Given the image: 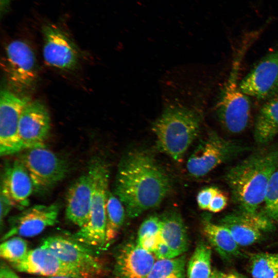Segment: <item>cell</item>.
I'll list each match as a JSON object with an SVG mask.
<instances>
[{"instance_id":"25","label":"cell","mask_w":278,"mask_h":278,"mask_svg":"<svg viewBox=\"0 0 278 278\" xmlns=\"http://www.w3.org/2000/svg\"><path fill=\"white\" fill-rule=\"evenodd\" d=\"M253 278H278V253H256L249 258Z\"/></svg>"},{"instance_id":"11","label":"cell","mask_w":278,"mask_h":278,"mask_svg":"<svg viewBox=\"0 0 278 278\" xmlns=\"http://www.w3.org/2000/svg\"><path fill=\"white\" fill-rule=\"evenodd\" d=\"M240 246L252 245L262 239L266 233L275 228L274 222L264 212L237 210L227 214L220 221Z\"/></svg>"},{"instance_id":"24","label":"cell","mask_w":278,"mask_h":278,"mask_svg":"<svg viewBox=\"0 0 278 278\" xmlns=\"http://www.w3.org/2000/svg\"><path fill=\"white\" fill-rule=\"evenodd\" d=\"M212 250L205 242L196 246L187 265V278H210L211 269Z\"/></svg>"},{"instance_id":"15","label":"cell","mask_w":278,"mask_h":278,"mask_svg":"<svg viewBox=\"0 0 278 278\" xmlns=\"http://www.w3.org/2000/svg\"><path fill=\"white\" fill-rule=\"evenodd\" d=\"M59 208L57 204L35 205L26 209L9 220L8 231L2 241L13 236L33 237L46 228L58 223Z\"/></svg>"},{"instance_id":"31","label":"cell","mask_w":278,"mask_h":278,"mask_svg":"<svg viewBox=\"0 0 278 278\" xmlns=\"http://www.w3.org/2000/svg\"><path fill=\"white\" fill-rule=\"evenodd\" d=\"M228 201L227 194L220 189L211 200L208 211L212 213L220 212L227 207Z\"/></svg>"},{"instance_id":"5","label":"cell","mask_w":278,"mask_h":278,"mask_svg":"<svg viewBox=\"0 0 278 278\" xmlns=\"http://www.w3.org/2000/svg\"><path fill=\"white\" fill-rule=\"evenodd\" d=\"M88 173L91 178L93 191L90 218L71 238L93 249H103L106 248V203L109 171L102 159L95 158L89 163Z\"/></svg>"},{"instance_id":"38","label":"cell","mask_w":278,"mask_h":278,"mask_svg":"<svg viewBox=\"0 0 278 278\" xmlns=\"http://www.w3.org/2000/svg\"><path fill=\"white\" fill-rule=\"evenodd\" d=\"M37 278H71V277H65V276H45V277H37Z\"/></svg>"},{"instance_id":"20","label":"cell","mask_w":278,"mask_h":278,"mask_svg":"<svg viewBox=\"0 0 278 278\" xmlns=\"http://www.w3.org/2000/svg\"><path fill=\"white\" fill-rule=\"evenodd\" d=\"M254 138L259 146L270 144L278 135V94L259 109L254 123Z\"/></svg>"},{"instance_id":"34","label":"cell","mask_w":278,"mask_h":278,"mask_svg":"<svg viewBox=\"0 0 278 278\" xmlns=\"http://www.w3.org/2000/svg\"><path fill=\"white\" fill-rule=\"evenodd\" d=\"M0 278H20L6 264H2L0 272Z\"/></svg>"},{"instance_id":"17","label":"cell","mask_w":278,"mask_h":278,"mask_svg":"<svg viewBox=\"0 0 278 278\" xmlns=\"http://www.w3.org/2000/svg\"><path fill=\"white\" fill-rule=\"evenodd\" d=\"M154 254L137 244L128 243L118 251L114 265L116 278H147L155 263Z\"/></svg>"},{"instance_id":"9","label":"cell","mask_w":278,"mask_h":278,"mask_svg":"<svg viewBox=\"0 0 278 278\" xmlns=\"http://www.w3.org/2000/svg\"><path fill=\"white\" fill-rule=\"evenodd\" d=\"M30 101L25 96L2 89L0 95V154H13L24 150L19 135L20 116Z\"/></svg>"},{"instance_id":"13","label":"cell","mask_w":278,"mask_h":278,"mask_svg":"<svg viewBox=\"0 0 278 278\" xmlns=\"http://www.w3.org/2000/svg\"><path fill=\"white\" fill-rule=\"evenodd\" d=\"M43 57L48 65L62 70L74 69L78 64V50L69 36L57 25L48 23L42 29Z\"/></svg>"},{"instance_id":"6","label":"cell","mask_w":278,"mask_h":278,"mask_svg":"<svg viewBox=\"0 0 278 278\" xmlns=\"http://www.w3.org/2000/svg\"><path fill=\"white\" fill-rule=\"evenodd\" d=\"M250 148L235 141L227 140L210 132L188 158V173L196 178L203 177L219 165L228 162Z\"/></svg>"},{"instance_id":"32","label":"cell","mask_w":278,"mask_h":278,"mask_svg":"<svg viewBox=\"0 0 278 278\" xmlns=\"http://www.w3.org/2000/svg\"><path fill=\"white\" fill-rule=\"evenodd\" d=\"M0 203V221L1 226L2 227L3 220L7 216L12 207L14 205V202L6 190L2 186H1Z\"/></svg>"},{"instance_id":"35","label":"cell","mask_w":278,"mask_h":278,"mask_svg":"<svg viewBox=\"0 0 278 278\" xmlns=\"http://www.w3.org/2000/svg\"><path fill=\"white\" fill-rule=\"evenodd\" d=\"M221 278H248L245 275L236 272H231L228 273L222 272Z\"/></svg>"},{"instance_id":"14","label":"cell","mask_w":278,"mask_h":278,"mask_svg":"<svg viewBox=\"0 0 278 278\" xmlns=\"http://www.w3.org/2000/svg\"><path fill=\"white\" fill-rule=\"evenodd\" d=\"M10 265L19 272L44 276L87 278L78 269L64 263L49 250L41 246L28 251L23 258Z\"/></svg>"},{"instance_id":"26","label":"cell","mask_w":278,"mask_h":278,"mask_svg":"<svg viewBox=\"0 0 278 278\" xmlns=\"http://www.w3.org/2000/svg\"><path fill=\"white\" fill-rule=\"evenodd\" d=\"M185 257L179 256L168 259H158L147 278H185Z\"/></svg>"},{"instance_id":"19","label":"cell","mask_w":278,"mask_h":278,"mask_svg":"<svg viewBox=\"0 0 278 278\" xmlns=\"http://www.w3.org/2000/svg\"><path fill=\"white\" fill-rule=\"evenodd\" d=\"M1 186L6 190L14 205L20 207L28 204L29 198L34 192L29 174L20 159L5 167Z\"/></svg>"},{"instance_id":"22","label":"cell","mask_w":278,"mask_h":278,"mask_svg":"<svg viewBox=\"0 0 278 278\" xmlns=\"http://www.w3.org/2000/svg\"><path fill=\"white\" fill-rule=\"evenodd\" d=\"M162 239L180 255L187 251L188 239L187 230L181 215L176 211L166 213L161 218Z\"/></svg>"},{"instance_id":"23","label":"cell","mask_w":278,"mask_h":278,"mask_svg":"<svg viewBox=\"0 0 278 278\" xmlns=\"http://www.w3.org/2000/svg\"><path fill=\"white\" fill-rule=\"evenodd\" d=\"M125 207L120 199L109 191L106 203V248L117 237L125 217Z\"/></svg>"},{"instance_id":"33","label":"cell","mask_w":278,"mask_h":278,"mask_svg":"<svg viewBox=\"0 0 278 278\" xmlns=\"http://www.w3.org/2000/svg\"><path fill=\"white\" fill-rule=\"evenodd\" d=\"M153 254L157 260L172 259L181 255L172 249L163 240L159 244Z\"/></svg>"},{"instance_id":"37","label":"cell","mask_w":278,"mask_h":278,"mask_svg":"<svg viewBox=\"0 0 278 278\" xmlns=\"http://www.w3.org/2000/svg\"><path fill=\"white\" fill-rule=\"evenodd\" d=\"M222 272L218 270H213L212 274L210 278H221Z\"/></svg>"},{"instance_id":"2","label":"cell","mask_w":278,"mask_h":278,"mask_svg":"<svg viewBox=\"0 0 278 278\" xmlns=\"http://www.w3.org/2000/svg\"><path fill=\"white\" fill-rule=\"evenodd\" d=\"M278 168V143L260 146L230 168L224 181L238 210L254 212L264 202L269 182Z\"/></svg>"},{"instance_id":"12","label":"cell","mask_w":278,"mask_h":278,"mask_svg":"<svg viewBox=\"0 0 278 278\" xmlns=\"http://www.w3.org/2000/svg\"><path fill=\"white\" fill-rule=\"evenodd\" d=\"M249 97L268 99L278 94V47L263 57L240 81Z\"/></svg>"},{"instance_id":"4","label":"cell","mask_w":278,"mask_h":278,"mask_svg":"<svg viewBox=\"0 0 278 278\" xmlns=\"http://www.w3.org/2000/svg\"><path fill=\"white\" fill-rule=\"evenodd\" d=\"M252 39L243 41L235 50L230 71L219 92L214 108L220 125L231 134L243 132L249 123L250 99L240 90L239 74L243 58L252 42Z\"/></svg>"},{"instance_id":"16","label":"cell","mask_w":278,"mask_h":278,"mask_svg":"<svg viewBox=\"0 0 278 278\" xmlns=\"http://www.w3.org/2000/svg\"><path fill=\"white\" fill-rule=\"evenodd\" d=\"M50 130L49 113L39 100L30 101L19 120V135L24 150L45 145Z\"/></svg>"},{"instance_id":"30","label":"cell","mask_w":278,"mask_h":278,"mask_svg":"<svg viewBox=\"0 0 278 278\" xmlns=\"http://www.w3.org/2000/svg\"><path fill=\"white\" fill-rule=\"evenodd\" d=\"M220 189L215 186H209L202 189L197 196L199 207L202 210H208L211 200Z\"/></svg>"},{"instance_id":"8","label":"cell","mask_w":278,"mask_h":278,"mask_svg":"<svg viewBox=\"0 0 278 278\" xmlns=\"http://www.w3.org/2000/svg\"><path fill=\"white\" fill-rule=\"evenodd\" d=\"M41 247L49 250L64 263L78 269L87 278H98L103 273L102 264L94 249L71 237H48L42 240Z\"/></svg>"},{"instance_id":"3","label":"cell","mask_w":278,"mask_h":278,"mask_svg":"<svg viewBox=\"0 0 278 278\" xmlns=\"http://www.w3.org/2000/svg\"><path fill=\"white\" fill-rule=\"evenodd\" d=\"M201 117L193 108L167 105L152 125L159 149L174 161H181L199 133Z\"/></svg>"},{"instance_id":"21","label":"cell","mask_w":278,"mask_h":278,"mask_svg":"<svg viewBox=\"0 0 278 278\" xmlns=\"http://www.w3.org/2000/svg\"><path fill=\"white\" fill-rule=\"evenodd\" d=\"M202 230L210 244L223 259L230 261L241 255L240 246L224 225L205 218L202 222Z\"/></svg>"},{"instance_id":"29","label":"cell","mask_w":278,"mask_h":278,"mask_svg":"<svg viewBox=\"0 0 278 278\" xmlns=\"http://www.w3.org/2000/svg\"><path fill=\"white\" fill-rule=\"evenodd\" d=\"M161 226V218L154 216L148 218L143 222L139 228L137 239L160 234Z\"/></svg>"},{"instance_id":"10","label":"cell","mask_w":278,"mask_h":278,"mask_svg":"<svg viewBox=\"0 0 278 278\" xmlns=\"http://www.w3.org/2000/svg\"><path fill=\"white\" fill-rule=\"evenodd\" d=\"M3 68L8 82L21 90L30 88L37 78L34 54L30 46L20 40L11 42L6 47Z\"/></svg>"},{"instance_id":"1","label":"cell","mask_w":278,"mask_h":278,"mask_svg":"<svg viewBox=\"0 0 278 278\" xmlns=\"http://www.w3.org/2000/svg\"><path fill=\"white\" fill-rule=\"evenodd\" d=\"M170 187L168 176L148 153L133 150L119 163L114 194L127 215L135 218L158 206Z\"/></svg>"},{"instance_id":"36","label":"cell","mask_w":278,"mask_h":278,"mask_svg":"<svg viewBox=\"0 0 278 278\" xmlns=\"http://www.w3.org/2000/svg\"><path fill=\"white\" fill-rule=\"evenodd\" d=\"M12 0H1V14H4L8 10L10 4Z\"/></svg>"},{"instance_id":"18","label":"cell","mask_w":278,"mask_h":278,"mask_svg":"<svg viewBox=\"0 0 278 278\" xmlns=\"http://www.w3.org/2000/svg\"><path fill=\"white\" fill-rule=\"evenodd\" d=\"M92 184L88 173L81 176L68 188L66 197V218L79 228L90 218Z\"/></svg>"},{"instance_id":"7","label":"cell","mask_w":278,"mask_h":278,"mask_svg":"<svg viewBox=\"0 0 278 278\" xmlns=\"http://www.w3.org/2000/svg\"><path fill=\"white\" fill-rule=\"evenodd\" d=\"M32 180L34 192L49 190L66 176L68 165L66 160L45 145L25 150L20 159Z\"/></svg>"},{"instance_id":"28","label":"cell","mask_w":278,"mask_h":278,"mask_svg":"<svg viewBox=\"0 0 278 278\" xmlns=\"http://www.w3.org/2000/svg\"><path fill=\"white\" fill-rule=\"evenodd\" d=\"M263 212L273 222H278V168L267 186Z\"/></svg>"},{"instance_id":"27","label":"cell","mask_w":278,"mask_h":278,"mask_svg":"<svg viewBox=\"0 0 278 278\" xmlns=\"http://www.w3.org/2000/svg\"><path fill=\"white\" fill-rule=\"evenodd\" d=\"M27 241L20 236H13L4 241L0 246V255L10 263L18 262L28 253Z\"/></svg>"}]
</instances>
